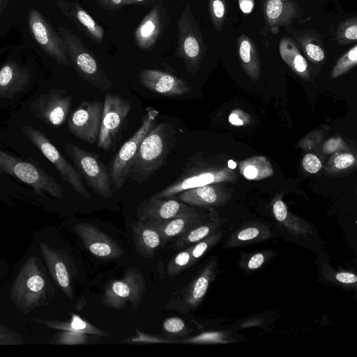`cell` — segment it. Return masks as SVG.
<instances>
[{
	"label": "cell",
	"instance_id": "6da1fadb",
	"mask_svg": "<svg viewBox=\"0 0 357 357\" xmlns=\"http://www.w3.org/2000/svg\"><path fill=\"white\" fill-rule=\"evenodd\" d=\"M176 131L169 123H160L144 137L131 163L128 178L142 183L165 163L176 143Z\"/></svg>",
	"mask_w": 357,
	"mask_h": 357
},
{
	"label": "cell",
	"instance_id": "7a4b0ae2",
	"mask_svg": "<svg viewBox=\"0 0 357 357\" xmlns=\"http://www.w3.org/2000/svg\"><path fill=\"white\" fill-rule=\"evenodd\" d=\"M59 31L66 45L70 63L79 77L100 90L109 91L112 89V82L92 52L71 30L60 27Z\"/></svg>",
	"mask_w": 357,
	"mask_h": 357
},
{
	"label": "cell",
	"instance_id": "3957f363",
	"mask_svg": "<svg viewBox=\"0 0 357 357\" xmlns=\"http://www.w3.org/2000/svg\"><path fill=\"white\" fill-rule=\"evenodd\" d=\"M50 293V284L35 257L22 266L12 289V296L23 309L31 310L45 301Z\"/></svg>",
	"mask_w": 357,
	"mask_h": 357
},
{
	"label": "cell",
	"instance_id": "277c9868",
	"mask_svg": "<svg viewBox=\"0 0 357 357\" xmlns=\"http://www.w3.org/2000/svg\"><path fill=\"white\" fill-rule=\"evenodd\" d=\"M0 174L15 176L29 185L40 195L43 192L55 198L63 197V190L43 169L0 150Z\"/></svg>",
	"mask_w": 357,
	"mask_h": 357
},
{
	"label": "cell",
	"instance_id": "5b68a950",
	"mask_svg": "<svg viewBox=\"0 0 357 357\" xmlns=\"http://www.w3.org/2000/svg\"><path fill=\"white\" fill-rule=\"evenodd\" d=\"M66 151L73 160L75 169L89 187L100 196L105 199L111 198L114 189L109 172L99 155L84 150L72 142L66 145Z\"/></svg>",
	"mask_w": 357,
	"mask_h": 357
},
{
	"label": "cell",
	"instance_id": "8992f818",
	"mask_svg": "<svg viewBox=\"0 0 357 357\" xmlns=\"http://www.w3.org/2000/svg\"><path fill=\"white\" fill-rule=\"evenodd\" d=\"M176 26L178 31L177 54L184 61L187 70L195 73L205 55L206 46L189 5L184 8Z\"/></svg>",
	"mask_w": 357,
	"mask_h": 357
},
{
	"label": "cell",
	"instance_id": "52a82bcc",
	"mask_svg": "<svg viewBox=\"0 0 357 357\" xmlns=\"http://www.w3.org/2000/svg\"><path fill=\"white\" fill-rule=\"evenodd\" d=\"M145 289L142 273L137 268H130L121 279L107 284L100 300L109 308L119 310L130 303L133 309H137L143 300Z\"/></svg>",
	"mask_w": 357,
	"mask_h": 357
},
{
	"label": "cell",
	"instance_id": "ba28073f",
	"mask_svg": "<svg viewBox=\"0 0 357 357\" xmlns=\"http://www.w3.org/2000/svg\"><path fill=\"white\" fill-rule=\"evenodd\" d=\"M158 112L149 107L142 119L141 126L121 147L114 156L109 172L114 190H120L126 182L132 160L144 137L156 124Z\"/></svg>",
	"mask_w": 357,
	"mask_h": 357
},
{
	"label": "cell",
	"instance_id": "9c48e42d",
	"mask_svg": "<svg viewBox=\"0 0 357 357\" xmlns=\"http://www.w3.org/2000/svg\"><path fill=\"white\" fill-rule=\"evenodd\" d=\"M22 130L26 137L52 162L62 178L76 192L86 198L91 197L82 182V176L75 167L61 155L43 132L30 126H24Z\"/></svg>",
	"mask_w": 357,
	"mask_h": 357
},
{
	"label": "cell",
	"instance_id": "30bf717a",
	"mask_svg": "<svg viewBox=\"0 0 357 357\" xmlns=\"http://www.w3.org/2000/svg\"><path fill=\"white\" fill-rule=\"evenodd\" d=\"M131 108V103L123 97L111 93L105 95L97 140L99 149L106 151L112 149Z\"/></svg>",
	"mask_w": 357,
	"mask_h": 357
},
{
	"label": "cell",
	"instance_id": "8fae6325",
	"mask_svg": "<svg viewBox=\"0 0 357 357\" xmlns=\"http://www.w3.org/2000/svg\"><path fill=\"white\" fill-rule=\"evenodd\" d=\"M103 103L98 100L84 101L72 113L68 121L70 132L86 143L97 142Z\"/></svg>",
	"mask_w": 357,
	"mask_h": 357
},
{
	"label": "cell",
	"instance_id": "7c38bea8",
	"mask_svg": "<svg viewBox=\"0 0 357 357\" xmlns=\"http://www.w3.org/2000/svg\"><path fill=\"white\" fill-rule=\"evenodd\" d=\"M73 96L63 89H51L31 104L34 115L52 127L61 126L66 120Z\"/></svg>",
	"mask_w": 357,
	"mask_h": 357
},
{
	"label": "cell",
	"instance_id": "4fadbf2b",
	"mask_svg": "<svg viewBox=\"0 0 357 357\" xmlns=\"http://www.w3.org/2000/svg\"><path fill=\"white\" fill-rule=\"evenodd\" d=\"M29 24L36 40L44 51L60 64L69 67L70 63L62 37L34 8L29 12Z\"/></svg>",
	"mask_w": 357,
	"mask_h": 357
},
{
	"label": "cell",
	"instance_id": "5bb4252c",
	"mask_svg": "<svg viewBox=\"0 0 357 357\" xmlns=\"http://www.w3.org/2000/svg\"><path fill=\"white\" fill-rule=\"evenodd\" d=\"M215 263L208 264L189 285L174 301L169 302L167 308L175 309L183 313L195 310L202 301L210 283L215 277Z\"/></svg>",
	"mask_w": 357,
	"mask_h": 357
},
{
	"label": "cell",
	"instance_id": "9a60e30c",
	"mask_svg": "<svg viewBox=\"0 0 357 357\" xmlns=\"http://www.w3.org/2000/svg\"><path fill=\"white\" fill-rule=\"evenodd\" d=\"M199 213L195 208L174 198L150 197L142 201L137 210L139 220H167Z\"/></svg>",
	"mask_w": 357,
	"mask_h": 357
},
{
	"label": "cell",
	"instance_id": "2e32d148",
	"mask_svg": "<svg viewBox=\"0 0 357 357\" xmlns=\"http://www.w3.org/2000/svg\"><path fill=\"white\" fill-rule=\"evenodd\" d=\"M76 234L85 248L94 256L102 259H114L123 256L121 247L96 226L81 222L75 226Z\"/></svg>",
	"mask_w": 357,
	"mask_h": 357
},
{
	"label": "cell",
	"instance_id": "e0dca14e",
	"mask_svg": "<svg viewBox=\"0 0 357 357\" xmlns=\"http://www.w3.org/2000/svg\"><path fill=\"white\" fill-rule=\"evenodd\" d=\"M139 79L150 91L165 96H182L189 93L191 89L184 79L158 70H142Z\"/></svg>",
	"mask_w": 357,
	"mask_h": 357
},
{
	"label": "cell",
	"instance_id": "ac0fdd59",
	"mask_svg": "<svg viewBox=\"0 0 357 357\" xmlns=\"http://www.w3.org/2000/svg\"><path fill=\"white\" fill-rule=\"evenodd\" d=\"M167 22V15L162 1L155 2L135 31L137 46L143 50H149L159 38Z\"/></svg>",
	"mask_w": 357,
	"mask_h": 357
},
{
	"label": "cell",
	"instance_id": "d6986e66",
	"mask_svg": "<svg viewBox=\"0 0 357 357\" xmlns=\"http://www.w3.org/2000/svg\"><path fill=\"white\" fill-rule=\"evenodd\" d=\"M206 219V218L199 213L196 215L167 220H150L144 221L158 232L161 238V245H165L169 241L175 238H176L188 229Z\"/></svg>",
	"mask_w": 357,
	"mask_h": 357
},
{
	"label": "cell",
	"instance_id": "ffe728a7",
	"mask_svg": "<svg viewBox=\"0 0 357 357\" xmlns=\"http://www.w3.org/2000/svg\"><path fill=\"white\" fill-rule=\"evenodd\" d=\"M31 75L27 68L15 62L6 63L0 68V97L10 98L24 91L30 83Z\"/></svg>",
	"mask_w": 357,
	"mask_h": 357
},
{
	"label": "cell",
	"instance_id": "44dd1931",
	"mask_svg": "<svg viewBox=\"0 0 357 357\" xmlns=\"http://www.w3.org/2000/svg\"><path fill=\"white\" fill-rule=\"evenodd\" d=\"M40 250L56 284L70 299H73L70 272L63 255L58 250L43 243Z\"/></svg>",
	"mask_w": 357,
	"mask_h": 357
},
{
	"label": "cell",
	"instance_id": "7402d4cb",
	"mask_svg": "<svg viewBox=\"0 0 357 357\" xmlns=\"http://www.w3.org/2000/svg\"><path fill=\"white\" fill-rule=\"evenodd\" d=\"M264 13L271 26H287L300 13L298 4L293 0H265Z\"/></svg>",
	"mask_w": 357,
	"mask_h": 357
},
{
	"label": "cell",
	"instance_id": "603a6c76",
	"mask_svg": "<svg viewBox=\"0 0 357 357\" xmlns=\"http://www.w3.org/2000/svg\"><path fill=\"white\" fill-rule=\"evenodd\" d=\"M59 6L91 40L98 43L102 40L105 33L103 29L79 5L60 1Z\"/></svg>",
	"mask_w": 357,
	"mask_h": 357
},
{
	"label": "cell",
	"instance_id": "cb8c5ba5",
	"mask_svg": "<svg viewBox=\"0 0 357 357\" xmlns=\"http://www.w3.org/2000/svg\"><path fill=\"white\" fill-rule=\"evenodd\" d=\"M132 231L137 252L143 257H153L161 245L158 232L142 220L132 224Z\"/></svg>",
	"mask_w": 357,
	"mask_h": 357
},
{
	"label": "cell",
	"instance_id": "d4e9b609",
	"mask_svg": "<svg viewBox=\"0 0 357 357\" xmlns=\"http://www.w3.org/2000/svg\"><path fill=\"white\" fill-rule=\"evenodd\" d=\"M178 199L191 206L210 208L220 200L219 190L212 184H208L183 190L177 194Z\"/></svg>",
	"mask_w": 357,
	"mask_h": 357
},
{
	"label": "cell",
	"instance_id": "484cf974",
	"mask_svg": "<svg viewBox=\"0 0 357 357\" xmlns=\"http://www.w3.org/2000/svg\"><path fill=\"white\" fill-rule=\"evenodd\" d=\"M218 227V221L206 219L177 237L172 247L176 250H180L190 246L214 233Z\"/></svg>",
	"mask_w": 357,
	"mask_h": 357
},
{
	"label": "cell",
	"instance_id": "4316f807",
	"mask_svg": "<svg viewBox=\"0 0 357 357\" xmlns=\"http://www.w3.org/2000/svg\"><path fill=\"white\" fill-rule=\"evenodd\" d=\"M280 54L284 61L296 73L307 76V63L299 52L295 43L288 37H283L279 45Z\"/></svg>",
	"mask_w": 357,
	"mask_h": 357
},
{
	"label": "cell",
	"instance_id": "83f0119b",
	"mask_svg": "<svg viewBox=\"0 0 357 357\" xmlns=\"http://www.w3.org/2000/svg\"><path fill=\"white\" fill-rule=\"evenodd\" d=\"M238 52L245 70L250 75L257 76L259 71V60L253 40L247 36H241L238 39Z\"/></svg>",
	"mask_w": 357,
	"mask_h": 357
},
{
	"label": "cell",
	"instance_id": "f1b7e54d",
	"mask_svg": "<svg viewBox=\"0 0 357 357\" xmlns=\"http://www.w3.org/2000/svg\"><path fill=\"white\" fill-rule=\"evenodd\" d=\"M50 327L60 329L63 331H72L83 333L88 335H95L99 336H109L107 332L94 326L89 322L82 319L76 314H73L70 320L67 322H60L54 321L36 320Z\"/></svg>",
	"mask_w": 357,
	"mask_h": 357
},
{
	"label": "cell",
	"instance_id": "f546056e",
	"mask_svg": "<svg viewBox=\"0 0 357 357\" xmlns=\"http://www.w3.org/2000/svg\"><path fill=\"white\" fill-rule=\"evenodd\" d=\"M296 40L303 48L306 56L314 62H320L325 59V51L319 38L312 33L298 34Z\"/></svg>",
	"mask_w": 357,
	"mask_h": 357
},
{
	"label": "cell",
	"instance_id": "4dcf8cb0",
	"mask_svg": "<svg viewBox=\"0 0 357 357\" xmlns=\"http://www.w3.org/2000/svg\"><path fill=\"white\" fill-rule=\"evenodd\" d=\"M335 37L337 43L341 45H347L356 41V17L342 21L337 27Z\"/></svg>",
	"mask_w": 357,
	"mask_h": 357
},
{
	"label": "cell",
	"instance_id": "1f68e13d",
	"mask_svg": "<svg viewBox=\"0 0 357 357\" xmlns=\"http://www.w3.org/2000/svg\"><path fill=\"white\" fill-rule=\"evenodd\" d=\"M357 63V45H354L337 61L334 66L331 77H337L354 68Z\"/></svg>",
	"mask_w": 357,
	"mask_h": 357
},
{
	"label": "cell",
	"instance_id": "d6a6232c",
	"mask_svg": "<svg viewBox=\"0 0 357 357\" xmlns=\"http://www.w3.org/2000/svg\"><path fill=\"white\" fill-rule=\"evenodd\" d=\"M191 266V255L189 247L176 254L168 263L167 272L169 277L180 274Z\"/></svg>",
	"mask_w": 357,
	"mask_h": 357
},
{
	"label": "cell",
	"instance_id": "836d02e7",
	"mask_svg": "<svg viewBox=\"0 0 357 357\" xmlns=\"http://www.w3.org/2000/svg\"><path fill=\"white\" fill-rule=\"evenodd\" d=\"M220 233H213L195 245L189 246L191 255V266L199 259L211 247L214 245L219 240Z\"/></svg>",
	"mask_w": 357,
	"mask_h": 357
},
{
	"label": "cell",
	"instance_id": "e575fe53",
	"mask_svg": "<svg viewBox=\"0 0 357 357\" xmlns=\"http://www.w3.org/2000/svg\"><path fill=\"white\" fill-rule=\"evenodd\" d=\"M208 3L212 24L217 31H220L222 29L225 19V0H208Z\"/></svg>",
	"mask_w": 357,
	"mask_h": 357
},
{
	"label": "cell",
	"instance_id": "d590c367",
	"mask_svg": "<svg viewBox=\"0 0 357 357\" xmlns=\"http://www.w3.org/2000/svg\"><path fill=\"white\" fill-rule=\"evenodd\" d=\"M162 328L165 333L170 336L184 335L189 330L183 319L178 317L165 319L162 324Z\"/></svg>",
	"mask_w": 357,
	"mask_h": 357
},
{
	"label": "cell",
	"instance_id": "8d00e7d4",
	"mask_svg": "<svg viewBox=\"0 0 357 357\" xmlns=\"http://www.w3.org/2000/svg\"><path fill=\"white\" fill-rule=\"evenodd\" d=\"M88 334L72 331H64L57 335L55 343L60 344H82L86 343Z\"/></svg>",
	"mask_w": 357,
	"mask_h": 357
},
{
	"label": "cell",
	"instance_id": "74e56055",
	"mask_svg": "<svg viewBox=\"0 0 357 357\" xmlns=\"http://www.w3.org/2000/svg\"><path fill=\"white\" fill-rule=\"evenodd\" d=\"M302 165L304 169L311 174L318 172L322 166L319 158L312 153H307L303 157Z\"/></svg>",
	"mask_w": 357,
	"mask_h": 357
},
{
	"label": "cell",
	"instance_id": "f35d334b",
	"mask_svg": "<svg viewBox=\"0 0 357 357\" xmlns=\"http://www.w3.org/2000/svg\"><path fill=\"white\" fill-rule=\"evenodd\" d=\"M354 162L355 158L352 154L342 153L335 158L334 165L337 169H343L353 165Z\"/></svg>",
	"mask_w": 357,
	"mask_h": 357
},
{
	"label": "cell",
	"instance_id": "ab89813d",
	"mask_svg": "<svg viewBox=\"0 0 357 357\" xmlns=\"http://www.w3.org/2000/svg\"><path fill=\"white\" fill-rule=\"evenodd\" d=\"M260 235L257 227H250L242 229L237 234V238L240 241H248L257 238Z\"/></svg>",
	"mask_w": 357,
	"mask_h": 357
},
{
	"label": "cell",
	"instance_id": "60d3db41",
	"mask_svg": "<svg viewBox=\"0 0 357 357\" xmlns=\"http://www.w3.org/2000/svg\"><path fill=\"white\" fill-rule=\"evenodd\" d=\"M273 211L278 221L282 222L286 220L288 211L286 205L282 200H278L274 203Z\"/></svg>",
	"mask_w": 357,
	"mask_h": 357
},
{
	"label": "cell",
	"instance_id": "b9f144b4",
	"mask_svg": "<svg viewBox=\"0 0 357 357\" xmlns=\"http://www.w3.org/2000/svg\"><path fill=\"white\" fill-rule=\"evenodd\" d=\"M99 5L107 10L116 11L126 6L124 0H97Z\"/></svg>",
	"mask_w": 357,
	"mask_h": 357
},
{
	"label": "cell",
	"instance_id": "7bdbcfd3",
	"mask_svg": "<svg viewBox=\"0 0 357 357\" xmlns=\"http://www.w3.org/2000/svg\"><path fill=\"white\" fill-rule=\"evenodd\" d=\"M335 278L337 281L344 284H354L357 282L356 275L351 273H338L335 275Z\"/></svg>",
	"mask_w": 357,
	"mask_h": 357
},
{
	"label": "cell",
	"instance_id": "ee69618b",
	"mask_svg": "<svg viewBox=\"0 0 357 357\" xmlns=\"http://www.w3.org/2000/svg\"><path fill=\"white\" fill-rule=\"evenodd\" d=\"M264 261V256L261 253H257L253 255L248 263V266L250 269H257L259 268Z\"/></svg>",
	"mask_w": 357,
	"mask_h": 357
},
{
	"label": "cell",
	"instance_id": "f6af8a7d",
	"mask_svg": "<svg viewBox=\"0 0 357 357\" xmlns=\"http://www.w3.org/2000/svg\"><path fill=\"white\" fill-rule=\"evenodd\" d=\"M340 140L337 139H331L328 140L323 146V151L325 153H332L337 150L340 146Z\"/></svg>",
	"mask_w": 357,
	"mask_h": 357
},
{
	"label": "cell",
	"instance_id": "bcb514c9",
	"mask_svg": "<svg viewBox=\"0 0 357 357\" xmlns=\"http://www.w3.org/2000/svg\"><path fill=\"white\" fill-rule=\"evenodd\" d=\"M243 174L248 179H255L258 176V169L255 165H248L243 169Z\"/></svg>",
	"mask_w": 357,
	"mask_h": 357
},
{
	"label": "cell",
	"instance_id": "7dc6e473",
	"mask_svg": "<svg viewBox=\"0 0 357 357\" xmlns=\"http://www.w3.org/2000/svg\"><path fill=\"white\" fill-rule=\"evenodd\" d=\"M241 10L245 14L250 13L254 7V0H238Z\"/></svg>",
	"mask_w": 357,
	"mask_h": 357
},
{
	"label": "cell",
	"instance_id": "c3c4849f",
	"mask_svg": "<svg viewBox=\"0 0 357 357\" xmlns=\"http://www.w3.org/2000/svg\"><path fill=\"white\" fill-rule=\"evenodd\" d=\"M229 122L234 126H243L244 122L243 119L239 116L238 114L236 112H231L229 116Z\"/></svg>",
	"mask_w": 357,
	"mask_h": 357
},
{
	"label": "cell",
	"instance_id": "681fc988",
	"mask_svg": "<svg viewBox=\"0 0 357 357\" xmlns=\"http://www.w3.org/2000/svg\"><path fill=\"white\" fill-rule=\"evenodd\" d=\"M125 4H139L143 6H150L155 3V0H124Z\"/></svg>",
	"mask_w": 357,
	"mask_h": 357
},
{
	"label": "cell",
	"instance_id": "f907efd6",
	"mask_svg": "<svg viewBox=\"0 0 357 357\" xmlns=\"http://www.w3.org/2000/svg\"><path fill=\"white\" fill-rule=\"evenodd\" d=\"M228 167L230 168V169H234L236 168V163L233 160H229L228 161Z\"/></svg>",
	"mask_w": 357,
	"mask_h": 357
},
{
	"label": "cell",
	"instance_id": "816d5d0a",
	"mask_svg": "<svg viewBox=\"0 0 357 357\" xmlns=\"http://www.w3.org/2000/svg\"><path fill=\"white\" fill-rule=\"evenodd\" d=\"M6 1L7 0H0V11L3 9L5 5L6 4Z\"/></svg>",
	"mask_w": 357,
	"mask_h": 357
},
{
	"label": "cell",
	"instance_id": "f5cc1de1",
	"mask_svg": "<svg viewBox=\"0 0 357 357\" xmlns=\"http://www.w3.org/2000/svg\"><path fill=\"white\" fill-rule=\"evenodd\" d=\"M4 337H5V335H4V334H3V333H0V344H2V343L1 342V340H4Z\"/></svg>",
	"mask_w": 357,
	"mask_h": 357
}]
</instances>
